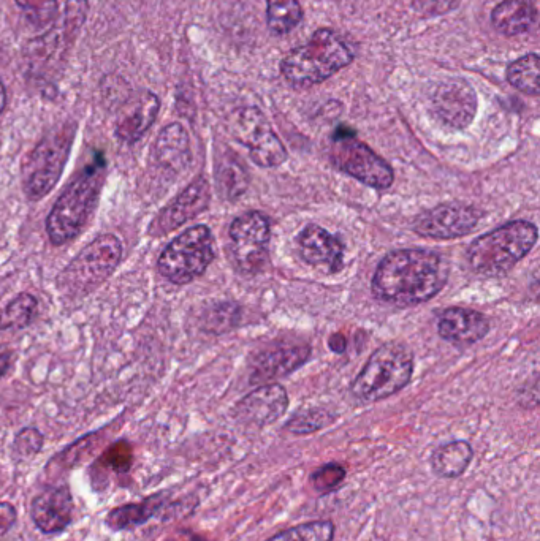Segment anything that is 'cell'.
Instances as JSON below:
<instances>
[{"label": "cell", "instance_id": "cell-1", "mask_svg": "<svg viewBox=\"0 0 540 541\" xmlns=\"http://www.w3.org/2000/svg\"><path fill=\"white\" fill-rule=\"evenodd\" d=\"M449 279V265L431 250L401 249L379 263L373 277V295L382 303L409 307L426 303L441 292Z\"/></svg>", "mask_w": 540, "mask_h": 541}, {"label": "cell", "instance_id": "cell-2", "mask_svg": "<svg viewBox=\"0 0 540 541\" xmlns=\"http://www.w3.org/2000/svg\"><path fill=\"white\" fill-rule=\"evenodd\" d=\"M105 176L107 160L97 154L65 187L46 219V233L54 246H64L86 230L99 205Z\"/></svg>", "mask_w": 540, "mask_h": 541}, {"label": "cell", "instance_id": "cell-3", "mask_svg": "<svg viewBox=\"0 0 540 541\" xmlns=\"http://www.w3.org/2000/svg\"><path fill=\"white\" fill-rule=\"evenodd\" d=\"M354 59V46L347 38L333 29H319L282 59L281 72L292 86L311 88L349 67Z\"/></svg>", "mask_w": 540, "mask_h": 541}, {"label": "cell", "instance_id": "cell-4", "mask_svg": "<svg viewBox=\"0 0 540 541\" xmlns=\"http://www.w3.org/2000/svg\"><path fill=\"white\" fill-rule=\"evenodd\" d=\"M536 241V225L515 220L477 238L469 247V265L482 276H504L531 252Z\"/></svg>", "mask_w": 540, "mask_h": 541}, {"label": "cell", "instance_id": "cell-5", "mask_svg": "<svg viewBox=\"0 0 540 541\" xmlns=\"http://www.w3.org/2000/svg\"><path fill=\"white\" fill-rule=\"evenodd\" d=\"M75 135L77 122H62L46 133L39 144L27 154L21 168L27 200H42L56 187L65 163L69 160Z\"/></svg>", "mask_w": 540, "mask_h": 541}, {"label": "cell", "instance_id": "cell-6", "mask_svg": "<svg viewBox=\"0 0 540 541\" xmlns=\"http://www.w3.org/2000/svg\"><path fill=\"white\" fill-rule=\"evenodd\" d=\"M412 372L414 358L411 350L406 345L390 342L371 355L350 386V391L358 401H382L403 390L411 382Z\"/></svg>", "mask_w": 540, "mask_h": 541}, {"label": "cell", "instance_id": "cell-7", "mask_svg": "<svg viewBox=\"0 0 540 541\" xmlns=\"http://www.w3.org/2000/svg\"><path fill=\"white\" fill-rule=\"evenodd\" d=\"M122 258V244L115 235L97 236L81 249L58 276V288L67 298H83L115 273Z\"/></svg>", "mask_w": 540, "mask_h": 541}, {"label": "cell", "instance_id": "cell-8", "mask_svg": "<svg viewBox=\"0 0 540 541\" xmlns=\"http://www.w3.org/2000/svg\"><path fill=\"white\" fill-rule=\"evenodd\" d=\"M214 238L206 225H195L168 244L159 260V273L172 284H191L214 260Z\"/></svg>", "mask_w": 540, "mask_h": 541}, {"label": "cell", "instance_id": "cell-9", "mask_svg": "<svg viewBox=\"0 0 540 541\" xmlns=\"http://www.w3.org/2000/svg\"><path fill=\"white\" fill-rule=\"evenodd\" d=\"M331 162L346 175L377 190L392 187L393 170L373 149L355 138L354 130L339 127L331 144Z\"/></svg>", "mask_w": 540, "mask_h": 541}, {"label": "cell", "instance_id": "cell-10", "mask_svg": "<svg viewBox=\"0 0 540 541\" xmlns=\"http://www.w3.org/2000/svg\"><path fill=\"white\" fill-rule=\"evenodd\" d=\"M232 133L236 141L249 149L251 159L259 167L274 168L286 162V148L259 108L244 106L236 111L232 119Z\"/></svg>", "mask_w": 540, "mask_h": 541}, {"label": "cell", "instance_id": "cell-11", "mask_svg": "<svg viewBox=\"0 0 540 541\" xmlns=\"http://www.w3.org/2000/svg\"><path fill=\"white\" fill-rule=\"evenodd\" d=\"M230 252L243 274L259 273L268 258L270 220L262 212H246L230 225Z\"/></svg>", "mask_w": 540, "mask_h": 541}, {"label": "cell", "instance_id": "cell-12", "mask_svg": "<svg viewBox=\"0 0 540 541\" xmlns=\"http://www.w3.org/2000/svg\"><path fill=\"white\" fill-rule=\"evenodd\" d=\"M88 13L86 0H69L65 5V13L62 15L58 26L51 27L40 40L34 43L29 50V61L35 69H51L54 64H59L69 51L73 40L77 38L84 19Z\"/></svg>", "mask_w": 540, "mask_h": 541}, {"label": "cell", "instance_id": "cell-13", "mask_svg": "<svg viewBox=\"0 0 540 541\" xmlns=\"http://www.w3.org/2000/svg\"><path fill=\"white\" fill-rule=\"evenodd\" d=\"M482 212L471 206L441 205L417 217L414 230L433 239H453L468 235L479 224Z\"/></svg>", "mask_w": 540, "mask_h": 541}, {"label": "cell", "instance_id": "cell-14", "mask_svg": "<svg viewBox=\"0 0 540 541\" xmlns=\"http://www.w3.org/2000/svg\"><path fill=\"white\" fill-rule=\"evenodd\" d=\"M433 111L445 125L466 129L476 118V92L461 78L444 81L434 91Z\"/></svg>", "mask_w": 540, "mask_h": 541}, {"label": "cell", "instance_id": "cell-15", "mask_svg": "<svg viewBox=\"0 0 540 541\" xmlns=\"http://www.w3.org/2000/svg\"><path fill=\"white\" fill-rule=\"evenodd\" d=\"M210 201V182L200 176L192 184H189L183 192L179 193L178 197L170 205L165 206L159 212V216L156 217L153 225L149 228L151 235L162 236L172 233L176 228L197 217L198 214H202L210 205Z\"/></svg>", "mask_w": 540, "mask_h": 541}, {"label": "cell", "instance_id": "cell-16", "mask_svg": "<svg viewBox=\"0 0 540 541\" xmlns=\"http://www.w3.org/2000/svg\"><path fill=\"white\" fill-rule=\"evenodd\" d=\"M289 407V398L281 385L260 386L238 402L235 418L251 428H265L278 421Z\"/></svg>", "mask_w": 540, "mask_h": 541}, {"label": "cell", "instance_id": "cell-17", "mask_svg": "<svg viewBox=\"0 0 540 541\" xmlns=\"http://www.w3.org/2000/svg\"><path fill=\"white\" fill-rule=\"evenodd\" d=\"M300 254L320 273H339L344 266V246L335 235L319 225H308L298 236Z\"/></svg>", "mask_w": 540, "mask_h": 541}, {"label": "cell", "instance_id": "cell-18", "mask_svg": "<svg viewBox=\"0 0 540 541\" xmlns=\"http://www.w3.org/2000/svg\"><path fill=\"white\" fill-rule=\"evenodd\" d=\"M159 110L160 102L153 92L143 91L130 97L129 102L122 106L116 119V137L122 143H137L156 122Z\"/></svg>", "mask_w": 540, "mask_h": 541}, {"label": "cell", "instance_id": "cell-19", "mask_svg": "<svg viewBox=\"0 0 540 541\" xmlns=\"http://www.w3.org/2000/svg\"><path fill=\"white\" fill-rule=\"evenodd\" d=\"M72 513L73 500L67 488L46 489L32 502V519L45 534L64 530L72 521Z\"/></svg>", "mask_w": 540, "mask_h": 541}, {"label": "cell", "instance_id": "cell-20", "mask_svg": "<svg viewBox=\"0 0 540 541\" xmlns=\"http://www.w3.org/2000/svg\"><path fill=\"white\" fill-rule=\"evenodd\" d=\"M487 317L471 309L450 307L439 317V336L455 345H471L487 336Z\"/></svg>", "mask_w": 540, "mask_h": 541}, {"label": "cell", "instance_id": "cell-21", "mask_svg": "<svg viewBox=\"0 0 540 541\" xmlns=\"http://www.w3.org/2000/svg\"><path fill=\"white\" fill-rule=\"evenodd\" d=\"M154 159L160 168L175 175L189 168L192 162L191 141L183 125L173 122L162 129L154 144Z\"/></svg>", "mask_w": 540, "mask_h": 541}, {"label": "cell", "instance_id": "cell-22", "mask_svg": "<svg viewBox=\"0 0 540 541\" xmlns=\"http://www.w3.org/2000/svg\"><path fill=\"white\" fill-rule=\"evenodd\" d=\"M311 355L309 347L282 345L260 353L254 361V380L281 379L295 371Z\"/></svg>", "mask_w": 540, "mask_h": 541}, {"label": "cell", "instance_id": "cell-23", "mask_svg": "<svg viewBox=\"0 0 540 541\" xmlns=\"http://www.w3.org/2000/svg\"><path fill=\"white\" fill-rule=\"evenodd\" d=\"M537 21V0H504L491 13V24L499 34L517 37Z\"/></svg>", "mask_w": 540, "mask_h": 541}, {"label": "cell", "instance_id": "cell-24", "mask_svg": "<svg viewBox=\"0 0 540 541\" xmlns=\"http://www.w3.org/2000/svg\"><path fill=\"white\" fill-rule=\"evenodd\" d=\"M472 456H474V451L471 445L464 440H457L433 451L431 467L438 477L453 480V478L461 477L468 470Z\"/></svg>", "mask_w": 540, "mask_h": 541}, {"label": "cell", "instance_id": "cell-25", "mask_svg": "<svg viewBox=\"0 0 540 541\" xmlns=\"http://www.w3.org/2000/svg\"><path fill=\"white\" fill-rule=\"evenodd\" d=\"M303 8L298 0H267L268 29L274 35H287L303 21Z\"/></svg>", "mask_w": 540, "mask_h": 541}, {"label": "cell", "instance_id": "cell-26", "mask_svg": "<svg viewBox=\"0 0 540 541\" xmlns=\"http://www.w3.org/2000/svg\"><path fill=\"white\" fill-rule=\"evenodd\" d=\"M539 56L536 53L526 54L507 67V81L523 94L537 97L539 86Z\"/></svg>", "mask_w": 540, "mask_h": 541}, {"label": "cell", "instance_id": "cell-27", "mask_svg": "<svg viewBox=\"0 0 540 541\" xmlns=\"http://www.w3.org/2000/svg\"><path fill=\"white\" fill-rule=\"evenodd\" d=\"M39 301L29 293H21L0 312V330H23L37 315Z\"/></svg>", "mask_w": 540, "mask_h": 541}, {"label": "cell", "instance_id": "cell-28", "mask_svg": "<svg viewBox=\"0 0 540 541\" xmlns=\"http://www.w3.org/2000/svg\"><path fill=\"white\" fill-rule=\"evenodd\" d=\"M157 508H159L157 499L146 500L143 504L126 505V507L111 511L110 516H108V526L118 530L138 526V524L148 521Z\"/></svg>", "mask_w": 540, "mask_h": 541}, {"label": "cell", "instance_id": "cell-29", "mask_svg": "<svg viewBox=\"0 0 540 541\" xmlns=\"http://www.w3.org/2000/svg\"><path fill=\"white\" fill-rule=\"evenodd\" d=\"M335 537V524L331 521H312L284 530L267 541H331Z\"/></svg>", "mask_w": 540, "mask_h": 541}, {"label": "cell", "instance_id": "cell-30", "mask_svg": "<svg viewBox=\"0 0 540 541\" xmlns=\"http://www.w3.org/2000/svg\"><path fill=\"white\" fill-rule=\"evenodd\" d=\"M219 189L227 198H238L248 189V175L238 160H222L217 170Z\"/></svg>", "mask_w": 540, "mask_h": 541}, {"label": "cell", "instance_id": "cell-31", "mask_svg": "<svg viewBox=\"0 0 540 541\" xmlns=\"http://www.w3.org/2000/svg\"><path fill=\"white\" fill-rule=\"evenodd\" d=\"M335 420L333 415L322 409H309L303 410L293 415L292 420L287 423V431L297 436H306V434H312V432L320 431L325 428L327 424Z\"/></svg>", "mask_w": 540, "mask_h": 541}, {"label": "cell", "instance_id": "cell-32", "mask_svg": "<svg viewBox=\"0 0 540 541\" xmlns=\"http://www.w3.org/2000/svg\"><path fill=\"white\" fill-rule=\"evenodd\" d=\"M29 23L37 27L51 26L58 19V0H15Z\"/></svg>", "mask_w": 540, "mask_h": 541}, {"label": "cell", "instance_id": "cell-33", "mask_svg": "<svg viewBox=\"0 0 540 541\" xmlns=\"http://www.w3.org/2000/svg\"><path fill=\"white\" fill-rule=\"evenodd\" d=\"M344 478H346V470L343 469V466L327 464L312 473L311 485L320 494H327V492L335 491L343 483Z\"/></svg>", "mask_w": 540, "mask_h": 541}, {"label": "cell", "instance_id": "cell-34", "mask_svg": "<svg viewBox=\"0 0 540 541\" xmlns=\"http://www.w3.org/2000/svg\"><path fill=\"white\" fill-rule=\"evenodd\" d=\"M102 461L107 462L110 469L116 472H127L132 464V450L126 442H119L105 453Z\"/></svg>", "mask_w": 540, "mask_h": 541}, {"label": "cell", "instance_id": "cell-35", "mask_svg": "<svg viewBox=\"0 0 540 541\" xmlns=\"http://www.w3.org/2000/svg\"><path fill=\"white\" fill-rule=\"evenodd\" d=\"M235 307L229 306V304H222V306L214 307L210 312V317L206 318V328L214 333L227 330L229 326L235 323Z\"/></svg>", "mask_w": 540, "mask_h": 541}, {"label": "cell", "instance_id": "cell-36", "mask_svg": "<svg viewBox=\"0 0 540 541\" xmlns=\"http://www.w3.org/2000/svg\"><path fill=\"white\" fill-rule=\"evenodd\" d=\"M16 453L23 456H32L42 448V434L35 429H26L20 432L15 442Z\"/></svg>", "mask_w": 540, "mask_h": 541}, {"label": "cell", "instance_id": "cell-37", "mask_svg": "<svg viewBox=\"0 0 540 541\" xmlns=\"http://www.w3.org/2000/svg\"><path fill=\"white\" fill-rule=\"evenodd\" d=\"M458 0H415L414 4L417 10L428 15H438V13H447L455 8Z\"/></svg>", "mask_w": 540, "mask_h": 541}, {"label": "cell", "instance_id": "cell-38", "mask_svg": "<svg viewBox=\"0 0 540 541\" xmlns=\"http://www.w3.org/2000/svg\"><path fill=\"white\" fill-rule=\"evenodd\" d=\"M16 513L12 505L0 504V535L8 532V529L15 524Z\"/></svg>", "mask_w": 540, "mask_h": 541}, {"label": "cell", "instance_id": "cell-39", "mask_svg": "<svg viewBox=\"0 0 540 541\" xmlns=\"http://www.w3.org/2000/svg\"><path fill=\"white\" fill-rule=\"evenodd\" d=\"M10 364H12V353L0 349V379L7 374Z\"/></svg>", "mask_w": 540, "mask_h": 541}, {"label": "cell", "instance_id": "cell-40", "mask_svg": "<svg viewBox=\"0 0 540 541\" xmlns=\"http://www.w3.org/2000/svg\"><path fill=\"white\" fill-rule=\"evenodd\" d=\"M336 339H338V342H330L331 349L335 350V352H344V347H346V342H344L343 336L341 334H335Z\"/></svg>", "mask_w": 540, "mask_h": 541}, {"label": "cell", "instance_id": "cell-41", "mask_svg": "<svg viewBox=\"0 0 540 541\" xmlns=\"http://www.w3.org/2000/svg\"><path fill=\"white\" fill-rule=\"evenodd\" d=\"M5 105H7V91L2 81H0V116L4 113Z\"/></svg>", "mask_w": 540, "mask_h": 541}]
</instances>
